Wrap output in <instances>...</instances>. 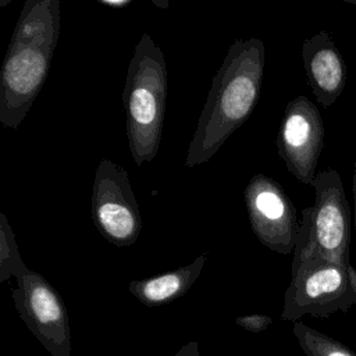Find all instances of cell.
<instances>
[{"label": "cell", "mask_w": 356, "mask_h": 356, "mask_svg": "<svg viewBox=\"0 0 356 356\" xmlns=\"http://www.w3.org/2000/svg\"><path fill=\"white\" fill-rule=\"evenodd\" d=\"M15 309L28 330L51 356H71V330L67 307L56 288L29 270L17 278L11 291Z\"/></svg>", "instance_id": "obj_7"}, {"label": "cell", "mask_w": 356, "mask_h": 356, "mask_svg": "<svg viewBox=\"0 0 356 356\" xmlns=\"http://www.w3.org/2000/svg\"><path fill=\"white\" fill-rule=\"evenodd\" d=\"M90 213L102 236L117 248L134 245L142 231V217L128 172L108 159L96 167Z\"/></svg>", "instance_id": "obj_6"}, {"label": "cell", "mask_w": 356, "mask_h": 356, "mask_svg": "<svg viewBox=\"0 0 356 356\" xmlns=\"http://www.w3.org/2000/svg\"><path fill=\"white\" fill-rule=\"evenodd\" d=\"M60 33L58 0H26L0 71V122L18 128L40 93Z\"/></svg>", "instance_id": "obj_2"}, {"label": "cell", "mask_w": 356, "mask_h": 356, "mask_svg": "<svg viewBox=\"0 0 356 356\" xmlns=\"http://www.w3.org/2000/svg\"><path fill=\"white\" fill-rule=\"evenodd\" d=\"M352 199H353V228L356 234V157L353 160V171H352Z\"/></svg>", "instance_id": "obj_16"}, {"label": "cell", "mask_w": 356, "mask_h": 356, "mask_svg": "<svg viewBox=\"0 0 356 356\" xmlns=\"http://www.w3.org/2000/svg\"><path fill=\"white\" fill-rule=\"evenodd\" d=\"M206 259V253H202L186 266L149 278L134 280L129 282L128 289L142 305L147 307L168 305L184 296L191 289L199 278Z\"/></svg>", "instance_id": "obj_11"}, {"label": "cell", "mask_w": 356, "mask_h": 356, "mask_svg": "<svg viewBox=\"0 0 356 356\" xmlns=\"http://www.w3.org/2000/svg\"><path fill=\"white\" fill-rule=\"evenodd\" d=\"M243 196L252 231L261 245L280 254L293 252L300 221L284 188L273 178L256 174L245 186Z\"/></svg>", "instance_id": "obj_8"}, {"label": "cell", "mask_w": 356, "mask_h": 356, "mask_svg": "<svg viewBox=\"0 0 356 356\" xmlns=\"http://www.w3.org/2000/svg\"><path fill=\"white\" fill-rule=\"evenodd\" d=\"M292 331L306 356H356V353L345 343L303 324L302 321H295Z\"/></svg>", "instance_id": "obj_12"}, {"label": "cell", "mask_w": 356, "mask_h": 356, "mask_svg": "<svg viewBox=\"0 0 356 356\" xmlns=\"http://www.w3.org/2000/svg\"><path fill=\"white\" fill-rule=\"evenodd\" d=\"M235 324L249 332H261L266 331L271 324L273 318L267 314H260V313H252V314H245L239 316L235 318Z\"/></svg>", "instance_id": "obj_14"}, {"label": "cell", "mask_w": 356, "mask_h": 356, "mask_svg": "<svg viewBox=\"0 0 356 356\" xmlns=\"http://www.w3.org/2000/svg\"><path fill=\"white\" fill-rule=\"evenodd\" d=\"M174 356H200L199 343L196 341H192V342L184 345Z\"/></svg>", "instance_id": "obj_15"}, {"label": "cell", "mask_w": 356, "mask_h": 356, "mask_svg": "<svg viewBox=\"0 0 356 356\" xmlns=\"http://www.w3.org/2000/svg\"><path fill=\"white\" fill-rule=\"evenodd\" d=\"M29 268L24 263L17 242L14 231L4 213H0V282L26 274Z\"/></svg>", "instance_id": "obj_13"}, {"label": "cell", "mask_w": 356, "mask_h": 356, "mask_svg": "<svg viewBox=\"0 0 356 356\" xmlns=\"http://www.w3.org/2000/svg\"><path fill=\"white\" fill-rule=\"evenodd\" d=\"M356 303V268L314 256L291 266V282L284 295L281 320L303 316L327 318Z\"/></svg>", "instance_id": "obj_5"}, {"label": "cell", "mask_w": 356, "mask_h": 356, "mask_svg": "<svg viewBox=\"0 0 356 356\" xmlns=\"http://www.w3.org/2000/svg\"><path fill=\"white\" fill-rule=\"evenodd\" d=\"M165 102V58L152 36L143 33L128 64L122 95L128 145L138 167L157 156Z\"/></svg>", "instance_id": "obj_3"}, {"label": "cell", "mask_w": 356, "mask_h": 356, "mask_svg": "<svg viewBox=\"0 0 356 356\" xmlns=\"http://www.w3.org/2000/svg\"><path fill=\"white\" fill-rule=\"evenodd\" d=\"M323 146L324 122L318 108L306 96L289 100L278 129L277 150L293 178L312 186Z\"/></svg>", "instance_id": "obj_9"}, {"label": "cell", "mask_w": 356, "mask_h": 356, "mask_svg": "<svg viewBox=\"0 0 356 356\" xmlns=\"http://www.w3.org/2000/svg\"><path fill=\"white\" fill-rule=\"evenodd\" d=\"M99 3L108 7H125L131 3V0H99Z\"/></svg>", "instance_id": "obj_17"}, {"label": "cell", "mask_w": 356, "mask_h": 356, "mask_svg": "<svg viewBox=\"0 0 356 356\" xmlns=\"http://www.w3.org/2000/svg\"><path fill=\"white\" fill-rule=\"evenodd\" d=\"M266 47L257 38L234 40L211 86L189 143L185 165L209 161L254 111L264 76Z\"/></svg>", "instance_id": "obj_1"}, {"label": "cell", "mask_w": 356, "mask_h": 356, "mask_svg": "<svg viewBox=\"0 0 356 356\" xmlns=\"http://www.w3.org/2000/svg\"><path fill=\"white\" fill-rule=\"evenodd\" d=\"M306 81L317 102L330 107L346 85V64L327 31H320L302 43Z\"/></svg>", "instance_id": "obj_10"}, {"label": "cell", "mask_w": 356, "mask_h": 356, "mask_svg": "<svg viewBox=\"0 0 356 356\" xmlns=\"http://www.w3.org/2000/svg\"><path fill=\"white\" fill-rule=\"evenodd\" d=\"M314 203L302 210L292 266L309 257L350 264V209L339 172H317L313 184Z\"/></svg>", "instance_id": "obj_4"}]
</instances>
